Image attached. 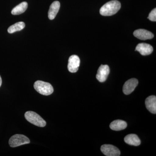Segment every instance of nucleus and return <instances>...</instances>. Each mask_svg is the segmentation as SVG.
<instances>
[{"mask_svg": "<svg viewBox=\"0 0 156 156\" xmlns=\"http://www.w3.org/2000/svg\"><path fill=\"white\" fill-rule=\"evenodd\" d=\"M121 3L117 0H113L105 4L100 9V14L102 16L114 15L121 9Z\"/></svg>", "mask_w": 156, "mask_h": 156, "instance_id": "1", "label": "nucleus"}, {"mask_svg": "<svg viewBox=\"0 0 156 156\" xmlns=\"http://www.w3.org/2000/svg\"><path fill=\"white\" fill-rule=\"evenodd\" d=\"M135 51H138L143 56H147L152 53L153 48L149 44L140 43L136 46Z\"/></svg>", "mask_w": 156, "mask_h": 156, "instance_id": "10", "label": "nucleus"}, {"mask_svg": "<svg viewBox=\"0 0 156 156\" xmlns=\"http://www.w3.org/2000/svg\"><path fill=\"white\" fill-rule=\"evenodd\" d=\"M110 73L109 67L108 66L101 65L98 68L96 77L99 82H105Z\"/></svg>", "mask_w": 156, "mask_h": 156, "instance_id": "8", "label": "nucleus"}, {"mask_svg": "<svg viewBox=\"0 0 156 156\" xmlns=\"http://www.w3.org/2000/svg\"><path fill=\"white\" fill-rule=\"evenodd\" d=\"M124 140L127 144L134 146H138L141 143L138 136L135 134H128L125 137Z\"/></svg>", "mask_w": 156, "mask_h": 156, "instance_id": "14", "label": "nucleus"}, {"mask_svg": "<svg viewBox=\"0 0 156 156\" xmlns=\"http://www.w3.org/2000/svg\"><path fill=\"white\" fill-rule=\"evenodd\" d=\"M127 127V123L121 120H115L110 125V128L114 131H121L126 129Z\"/></svg>", "mask_w": 156, "mask_h": 156, "instance_id": "13", "label": "nucleus"}, {"mask_svg": "<svg viewBox=\"0 0 156 156\" xmlns=\"http://www.w3.org/2000/svg\"><path fill=\"white\" fill-rule=\"evenodd\" d=\"M101 150L104 154L107 156H119L121 154L118 148L111 144H104L101 146Z\"/></svg>", "mask_w": 156, "mask_h": 156, "instance_id": "5", "label": "nucleus"}, {"mask_svg": "<svg viewBox=\"0 0 156 156\" xmlns=\"http://www.w3.org/2000/svg\"><path fill=\"white\" fill-rule=\"evenodd\" d=\"M133 34L134 37L141 40H149L154 37L153 34L146 30L138 29L134 31Z\"/></svg>", "mask_w": 156, "mask_h": 156, "instance_id": "9", "label": "nucleus"}, {"mask_svg": "<svg viewBox=\"0 0 156 156\" xmlns=\"http://www.w3.org/2000/svg\"><path fill=\"white\" fill-rule=\"evenodd\" d=\"M150 20L152 21H156V9H154L149 14L147 17Z\"/></svg>", "mask_w": 156, "mask_h": 156, "instance_id": "17", "label": "nucleus"}, {"mask_svg": "<svg viewBox=\"0 0 156 156\" xmlns=\"http://www.w3.org/2000/svg\"><path fill=\"white\" fill-rule=\"evenodd\" d=\"M24 116L28 122L35 126L40 127H44L46 126V121L35 112H27Z\"/></svg>", "mask_w": 156, "mask_h": 156, "instance_id": "3", "label": "nucleus"}, {"mask_svg": "<svg viewBox=\"0 0 156 156\" xmlns=\"http://www.w3.org/2000/svg\"><path fill=\"white\" fill-rule=\"evenodd\" d=\"M145 105L146 108L151 113H156V97L151 95L146 99Z\"/></svg>", "mask_w": 156, "mask_h": 156, "instance_id": "11", "label": "nucleus"}, {"mask_svg": "<svg viewBox=\"0 0 156 156\" xmlns=\"http://www.w3.org/2000/svg\"><path fill=\"white\" fill-rule=\"evenodd\" d=\"M138 84V81L135 78H132L126 81L123 87V92L125 95H128L134 91Z\"/></svg>", "mask_w": 156, "mask_h": 156, "instance_id": "7", "label": "nucleus"}, {"mask_svg": "<svg viewBox=\"0 0 156 156\" xmlns=\"http://www.w3.org/2000/svg\"><path fill=\"white\" fill-rule=\"evenodd\" d=\"M60 7V3L58 1H55L51 4L48 11V17L49 19L52 20L55 18L59 11Z\"/></svg>", "mask_w": 156, "mask_h": 156, "instance_id": "12", "label": "nucleus"}, {"mask_svg": "<svg viewBox=\"0 0 156 156\" xmlns=\"http://www.w3.org/2000/svg\"><path fill=\"white\" fill-rule=\"evenodd\" d=\"M28 7V4L27 2H24L20 3L18 5L14 7L11 11V14L13 15H19L24 13Z\"/></svg>", "mask_w": 156, "mask_h": 156, "instance_id": "15", "label": "nucleus"}, {"mask_svg": "<svg viewBox=\"0 0 156 156\" xmlns=\"http://www.w3.org/2000/svg\"><path fill=\"white\" fill-rule=\"evenodd\" d=\"M35 89L40 94L44 95H49L53 93V88L50 83L38 80L34 84Z\"/></svg>", "mask_w": 156, "mask_h": 156, "instance_id": "2", "label": "nucleus"}, {"mask_svg": "<svg viewBox=\"0 0 156 156\" xmlns=\"http://www.w3.org/2000/svg\"><path fill=\"white\" fill-rule=\"evenodd\" d=\"M80 63V60L79 56L76 55H72L69 58L68 69L70 72L75 73L79 69Z\"/></svg>", "mask_w": 156, "mask_h": 156, "instance_id": "6", "label": "nucleus"}, {"mask_svg": "<svg viewBox=\"0 0 156 156\" xmlns=\"http://www.w3.org/2000/svg\"><path fill=\"white\" fill-rule=\"evenodd\" d=\"M25 24L24 22H17L13 25L11 26L8 28V31L9 34H13L17 31H19L23 29L25 27Z\"/></svg>", "mask_w": 156, "mask_h": 156, "instance_id": "16", "label": "nucleus"}, {"mask_svg": "<svg viewBox=\"0 0 156 156\" xmlns=\"http://www.w3.org/2000/svg\"><path fill=\"white\" fill-rule=\"evenodd\" d=\"M2 78H1V76H0V87L2 86Z\"/></svg>", "mask_w": 156, "mask_h": 156, "instance_id": "18", "label": "nucleus"}, {"mask_svg": "<svg viewBox=\"0 0 156 156\" xmlns=\"http://www.w3.org/2000/svg\"><path fill=\"white\" fill-rule=\"evenodd\" d=\"M30 143V140L28 137L23 134H15L11 136L9 140V145L12 147L28 144Z\"/></svg>", "mask_w": 156, "mask_h": 156, "instance_id": "4", "label": "nucleus"}]
</instances>
